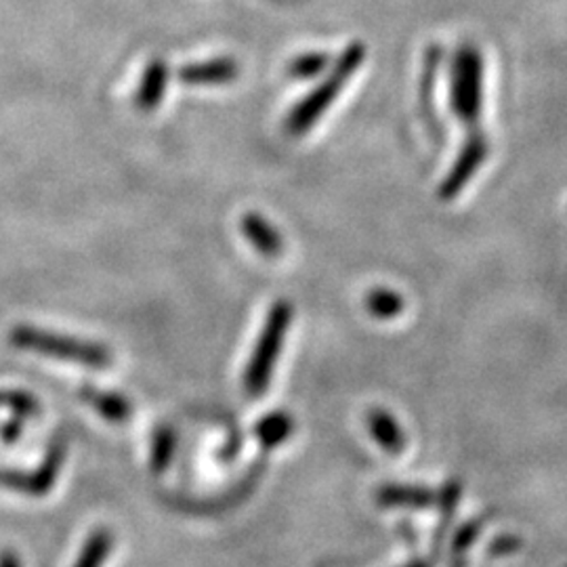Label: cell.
<instances>
[{
	"instance_id": "7a4b0ae2",
	"label": "cell",
	"mask_w": 567,
	"mask_h": 567,
	"mask_svg": "<svg viewBox=\"0 0 567 567\" xmlns=\"http://www.w3.org/2000/svg\"><path fill=\"white\" fill-rule=\"evenodd\" d=\"M365 47L362 42H353L343 51V55L337 60L334 70L328 74V79L318 84V89H313L303 102L299 103L290 116H288V133L299 137L307 133L316 122L324 116L326 110L330 107V103L334 102L341 91H343L344 82L349 81L358 68L364 63Z\"/></svg>"
},
{
	"instance_id": "9a60e30c",
	"label": "cell",
	"mask_w": 567,
	"mask_h": 567,
	"mask_svg": "<svg viewBox=\"0 0 567 567\" xmlns=\"http://www.w3.org/2000/svg\"><path fill=\"white\" fill-rule=\"evenodd\" d=\"M112 547H114V536L107 529L93 532L86 538L74 567H103Z\"/></svg>"
},
{
	"instance_id": "3957f363",
	"label": "cell",
	"mask_w": 567,
	"mask_h": 567,
	"mask_svg": "<svg viewBox=\"0 0 567 567\" xmlns=\"http://www.w3.org/2000/svg\"><path fill=\"white\" fill-rule=\"evenodd\" d=\"M11 344L25 349V351L51 355L55 360L91 365V368H105L112 362V355L103 344L79 341V339L55 334V332L41 330V328H34V326L13 328L11 330Z\"/></svg>"
},
{
	"instance_id": "9c48e42d",
	"label": "cell",
	"mask_w": 567,
	"mask_h": 567,
	"mask_svg": "<svg viewBox=\"0 0 567 567\" xmlns=\"http://www.w3.org/2000/svg\"><path fill=\"white\" fill-rule=\"evenodd\" d=\"M368 429L377 444L386 450L389 454H400L405 447V435L400 423L385 412V410H372L368 414Z\"/></svg>"
},
{
	"instance_id": "ffe728a7",
	"label": "cell",
	"mask_w": 567,
	"mask_h": 567,
	"mask_svg": "<svg viewBox=\"0 0 567 567\" xmlns=\"http://www.w3.org/2000/svg\"><path fill=\"white\" fill-rule=\"evenodd\" d=\"M0 567H21L18 553H13V550H2V553H0Z\"/></svg>"
},
{
	"instance_id": "6da1fadb",
	"label": "cell",
	"mask_w": 567,
	"mask_h": 567,
	"mask_svg": "<svg viewBox=\"0 0 567 567\" xmlns=\"http://www.w3.org/2000/svg\"><path fill=\"white\" fill-rule=\"evenodd\" d=\"M486 63L482 51L465 42L456 49L450 70V107L454 116L465 126L466 135L482 133L484 114V81Z\"/></svg>"
},
{
	"instance_id": "52a82bcc",
	"label": "cell",
	"mask_w": 567,
	"mask_h": 567,
	"mask_svg": "<svg viewBox=\"0 0 567 567\" xmlns=\"http://www.w3.org/2000/svg\"><path fill=\"white\" fill-rule=\"evenodd\" d=\"M240 68L229 58L189 63L179 70V79L185 84H225L236 81Z\"/></svg>"
},
{
	"instance_id": "30bf717a",
	"label": "cell",
	"mask_w": 567,
	"mask_h": 567,
	"mask_svg": "<svg viewBox=\"0 0 567 567\" xmlns=\"http://www.w3.org/2000/svg\"><path fill=\"white\" fill-rule=\"evenodd\" d=\"M166 81H168V68L161 60H154L143 72L140 93H137V105L143 112L156 110L163 102L164 91H166Z\"/></svg>"
},
{
	"instance_id": "5bb4252c",
	"label": "cell",
	"mask_w": 567,
	"mask_h": 567,
	"mask_svg": "<svg viewBox=\"0 0 567 567\" xmlns=\"http://www.w3.org/2000/svg\"><path fill=\"white\" fill-rule=\"evenodd\" d=\"M175 447H177V435L168 425H161L154 433V442H152V458H150V468L154 475L164 473L175 456Z\"/></svg>"
},
{
	"instance_id": "277c9868",
	"label": "cell",
	"mask_w": 567,
	"mask_h": 567,
	"mask_svg": "<svg viewBox=\"0 0 567 567\" xmlns=\"http://www.w3.org/2000/svg\"><path fill=\"white\" fill-rule=\"evenodd\" d=\"M292 322V305L288 301H278L271 307L267 322L264 326V332L259 337V343L252 351V360L246 368L244 374V389L250 398H261L269 381L274 365L278 362V355L282 351L286 332Z\"/></svg>"
},
{
	"instance_id": "e0dca14e",
	"label": "cell",
	"mask_w": 567,
	"mask_h": 567,
	"mask_svg": "<svg viewBox=\"0 0 567 567\" xmlns=\"http://www.w3.org/2000/svg\"><path fill=\"white\" fill-rule=\"evenodd\" d=\"M328 65H330L328 53H305V55L297 58V60L290 63L288 74L292 79L307 81V79H313V76L322 74Z\"/></svg>"
},
{
	"instance_id": "4fadbf2b",
	"label": "cell",
	"mask_w": 567,
	"mask_h": 567,
	"mask_svg": "<svg viewBox=\"0 0 567 567\" xmlns=\"http://www.w3.org/2000/svg\"><path fill=\"white\" fill-rule=\"evenodd\" d=\"M365 309L379 320H393L404 311V297L391 288H372L365 297Z\"/></svg>"
},
{
	"instance_id": "d6986e66",
	"label": "cell",
	"mask_w": 567,
	"mask_h": 567,
	"mask_svg": "<svg viewBox=\"0 0 567 567\" xmlns=\"http://www.w3.org/2000/svg\"><path fill=\"white\" fill-rule=\"evenodd\" d=\"M20 433L21 425L18 419L11 421V423H7V426L2 429V440H4V444H16V440L20 437Z\"/></svg>"
},
{
	"instance_id": "7c38bea8",
	"label": "cell",
	"mask_w": 567,
	"mask_h": 567,
	"mask_svg": "<svg viewBox=\"0 0 567 567\" xmlns=\"http://www.w3.org/2000/svg\"><path fill=\"white\" fill-rule=\"evenodd\" d=\"M292 431H295V421L288 412H274L261 419L255 429L264 447L282 446L284 442L292 435Z\"/></svg>"
},
{
	"instance_id": "5b68a950",
	"label": "cell",
	"mask_w": 567,
	"mask_h": 567,
	"mask_svg": "<svg viewBox=\"0 0 567 567\" xmlns=\"http://www.w3.org/2000/svg\"><path fill=\"white\" fill-rule=\"evenodd\" d=\"M489 156V140H487L486 131L475 133V135H466L465 145L461 147L456 161L452 164L446 179L440 185L437 194L442 200H454L468 183L473 182V177L477 175V171L486 164Z\"/></svg>"
},
{
	"instance_id": "2e32d148",
	"label": "cell",
	"mask_w": 567,
	"mask_h": 567,
	"mask_svg": "<svg viewBox=\"0 0 567 567\" xmlns=\"http://www.w3.org/2000/svg\"><path fill=\"white\" fill-rule=\"evenodd\" d=\"M437 63H440V49L433 47L426 53V70L425 82H423V110H425V121L429 126L433 124V135L437 140H442V128L437 124V116H435V107L431 103L435 102V72H437Z\"/></svg>"
},
{
	"instance_id": "8fae6325",
	"label": "cell",
	"mask_w": 567,
	"mask_h": 567,
	"mask_svg": "<svg viewBox=\"0 0 567 567\" xmlns=\"http://www.w3.org/2000/svg\"><path fill=\"white\" fill-rule=\"evenodd\" d=\"M81 393L82 398L93 405L103 419H107L112 423H124L133 414V405L121 393H110V391H102V389L89 385L82 386Z\"/></svg>"
},
{
	"instance_id": "ac0fdd59",
	"label": "cell",
	"mask_w": 567,
	"mask_h": 567,
	"mask_svg": "<svg viewBox=\"0 0 567 567\" xmlns=\"http://www.w3.org/2000/svg\"><path fill=\"white\" fill-rule=\"evenodd\" d=\"M0 405H7L18 416H37L41 412V404L37 402V398H32L28 393H21V391L0 393Z\"/></svg>"
},
{
	"instance_id": "ba28073f",
	"label": "cell",
	"mask_w": 567,
	"mask_h": 567,
	"mask_svg": "<svg viewBox=\"0 0 567 567\" xmlns=\"http://www.w3.org/2000/svg\"><path fill=\"white\" fill-rule=\"evenodd\" d=\"M243 234L265 257H278L284 244L276 227L257 213H248L243 217Z\"/></svg>"
},
{
	"instance_id": "8992f818",
	"label": "cell",
	"mask_w": 567,
	"mask_h": 567,
	"mask_svg": "<svg viewBox=\"0 0 567 567\" xmlns=\"http://www.w3.org/2000/svg\"><path fill=\"white\" fill-rule=\"evenodd\" d=\"M63 463H65V444L55 442L49 447L42 465L32 473L0 468V486L18 489L28 496H47L49 489L55 484Z\"/></svg>"
}]
</instances>
